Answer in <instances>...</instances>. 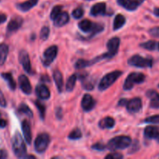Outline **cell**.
Segmentation results:
<instances>
[{"label": "cell", "mask_w": 159, "mask_h": 159, "mask_svg": "<svg viewBox=\"0 0 159 159\" xmlns=\"http://www.w3.org/2000/svg\"><path fill=\"white\" fill-rule=\"evenodd\" d=\"M19 61L21 64L23 68L26 73L30 74V73L32 72L29 54H28V53L25 50H21L20 53H19Z\"/></svg>", "instance_id": "obj_11"}, {"label": "cell", "mask_w": 159, "mask_h": 159, "mask_svg": "<svg viewBox=\"0 0 159 159\" xmlns=\"http://www.w3.org/2000/svg\"><path fill=\"white\" fill-rule=\"evenodd\" d=\"M7 125V122L5 120L0 119V128H4Z\"/></svg>", "instance_id": "obj_48"}, {"label": "cell", "mask_w": 159, "mask_h": 159, "mask_svg": "<svg viewBox=\"0 0 159 159\" xmlns=\"http://www.w3.org/2000/svg\"><path fill=\"white\" fill-rule=\"evenodd\" d=\"M128 65L137 68H151L153 61L151 58L143 57L139 54H135L128 60Z\"/></svg>", "instance_id": "obj_7"}, {"label": "cell", "mask_w": 159, "mask_h": 159, "mask_svg": "<svg viewBox=\"0 0 159 159\" xmlns=\"http://www.w3.org/2000/svg\"><path fill=\"white\" fill-rule=\"evenodd\" d=\"M115 120L110 116H107L101 120L98 124L100 128L101 129H112L115 127Z\"/></svg>", "instance_id": "obj_25"}, {"label": "cell", "mask_w": 159, "mask_h": 159, "mask_svg": "<svg viewBox=\"0 0 159 159\" xmlns=\"http://www.w3.org/2000/svg\"><path fill=\"white\" fill-rule=\"evenodd\" d=\"M126 109L128 112L131 113H138L142 108V101L141 99L139 97H135L131 99L126 102Z\"/></svg>", "instance_id": "obj_13"}, {"label": "cell", "mask_w": 159, "mask_h": 159, "mask_svg": "<svg viewBox=\"0 0 159 159\" xmlns=\"http://www.w3.org/2000/svg\"><path fill=\"white\" fill-rule=\"evenodd\" d=\"M150 35L154 37H159V26H154L149 30Z\"/></svg>", "instance_id": "obj_42"}, {"label": "cell", "mask_w": 159, "mask_h": 159, "mask_svg": "<svg viewBox=\"0 0 159 159\" xmlns=\"http://www.w3.org/2000/svg\"><path fill=\"white\" fill-rule=\"evenodd\" d=\"M6 20H7V16H6V15L0 13V24L5 23V22L6 21Z\"/></svg>", "instance_id": "obj_45"}, {"label": "cell", "mask_w": 159, "mask_h": 159, "mask_svg": "<svg viewBox=\"0 0 159 159\" xmlns=\"http://www.w3.org/2000/svg\"><path fill=\"white\" fill-rule=\"evenodd\" d=\"M18 112L20 113V114L26 115V116H29L30 118L33 117L32 110H31V109H30V107L25 103H21L20 106H19Z\"/></svg>", "instance_id": "obj_30"}, {"label": "cell", "mask_w": 159, "mask_h": 159, "mask_svg": "<svg viewBox=\"0 0 159 159\" xmlns=\"http://www.w3.org/2000/svg\"><path fill=\"white\" fill-rule=\"evenodd\" d=\"M1 115H2V114H1V112H0V117H1Z\"/></svg>", "instance_id": "obj_52"}, {"label": "cell", "mask_w": 159, "mask_h": 159, "mask_svg": "<svg viewBox=\"0 0 159 159\" xmlns=\"http://www.w3.org/2000/svg\"><path fill=\"white\" fill-rule=\"evenodd\" d=\"M126 18L122 14H118L115 16V19L113 21V30H118L120 28L123 27L126 23Z\"/></svg>", "instance_id": "obj_27"}, {"label": "cell", "mask_w": 159, "mask_h": 159, "mask_svg": "<svg viewBox=\"0 0 159 159\" xmlns=\"http://www.w3.org/2000/svg\"><path fill=\"white\" fill-rule=\"evenodd\" d=\"M58 47L56 45H52L49 47L45 51L43 54V59H42V63L44 66L48 67L55 59L58 54Z\"/></svg>", "instance_id": "obj_8"}, {"label": "cell", "mask_w": 159, "mask_h": 159, "mask_svg": "<svg viewBox=\"0 0 159 159\" xmlns=\"http://www.w3.org/2000/svg\"><path fill=\"white\" fill-rule=\"evenodd\" d=\"M53 79L55 81L56 87H57L59 93H62V89H63V76L61 73L60 71L59 70H55L53 72Z\"/></svg>", "instance_id": "obj_24"}, {"label": "cell", "mask_w": 159, "mask_h": 159, "mask_svg": "<svg viewBox=\"0 0 159 159\" xmlns=\"http://www.w3.org/2000/svg\"><path fill=\"white\" fill-rule=\"evenodd\" d=\"M2 78L7 82L8 86L10 89L12 91H14L17 88V83H16L15 80L13 79V77H12V75L11 73H2L1 74Z\"/></svg>", "instance_id": "obj_26"}, {"label": "cell", "mask_w": 159, "mask_h": 159, "mask_svg": "<svg viewBox=\"0 0 159 159\" xmlns=\"http://www.w3.org/2000/svg\"><path fill=\"white\" fill-rule=\"evenodd\" d=\"M140 149V144H139V141L137 140H135L132 143V145L131 147L130 150H129V154H133L135 152H137V151Z\"/></svg>", "instance_id": "obj_40"}, {"label": "cell", "mask_w": 159, "mask_h": 159, "mask_svg": "<svg viewBox=\"0 0 159 159\" xmlns=\"http://www.w3.org/2000/svg\"><path fill=\"white\" fill-rule=\"evenodd\" d=\"M35 103L36 107L38 109V111L39 113H40V116H41V119L44 120L45 117V113H46V107L44 103H42L41 102H40L39 100H37L34 102Z\"/></svg>", "instance_id": "obj_31"}, {"label": "cell", "mask_w": 159, "mask_h": 159, "mask_svg": "<svg viewBox=\"0 0 159 159\" xmlns=\"http://www.w3.org/2000/svg\"><path fill=\"white\" fill-rule=\"evenodd\" d=\"M81 138H82V133H81L80 130L79 128H76L73 130H72L68 136L69 139L73 140V141L74 140H78Z\"/></svg>", "instance_id": "obj_34"}, {"label": "cell", "mask_w": 159, "mask_h": 159, "mask_svg": "<svg viewBox=\"0 0 159 159\" xmlns=\"http://www.w3.org/2000/svg\"><path fill=\"white\" fill-rule=\"evenodd\" d=\"M50 141H51V138L48 134L43 133L37 135L34 141V149L36 152L38 154L44 153L48 148Z\"/></svg>", "instance_id": "obj_6"}, {"label": "cell", "mask_w": 159, "mask_h": 159, "mask_svg": "<svg viewBox=\"0 0 159 159\" xmlns=\"http://www.w3.org/2000/svg\"><path fill=\"white\" fill-rule=\"evenodd\" d=\"M120 45V39L115 37L111 38L107 43L108 51L105 53L107 58H112L118 53Z\"/></svg>", "instance_id": "obj_9"}, {"label": "cell", "mask_w": 159, "mask_h": 159, "mask_svg": "<svg viewBox=\"0 0 159 159\" xmlns=\"http://www.w3.org/2000/svg\"><path fill=\"white\" fill-rule=\"evenodd\" d=\"M123 75L122 71H114L112 72L106 74L100 81L98 84V89L100 91H104L113 85L117 79Z\"/></svg>", "instance_id": "obj_4"}, {"label": "cell", "mask_w": 159, "mask_h": 159, "mask_svg": "<svg viewBox=\"0 0 159 159\" xmlns=\"http://www.w3.org/2000/svg\"><path fill=\"white\" fill-rule=\"evenodd\" d=\"M127 101H128L127 99H120L119 102H118V107H123V106H126Z\"/></svg>", "instance_id": "obj_46"}, {"label": "cell", "mask_w": 159, "mask_h": 159, "mask_svg": "<svg viewBox=\"0 0 159 159\" xmlns=\"http://www.w3.org/2000/svg\"><path fill=\"white\" fill-rule=\"evenodd\" d=\"M0 1H1V0H0Z\"/></svg>", "instance_id": "obj_55"}, {"label": "cell", "mask_w": 159, "mask_h": 159, "mask_svg": "<svg viewBox=\"0 0 159 159\" xmlns=\"http://www.w3.org/2000/svg\"><path fill=\"white\" fill-rule=\"evenodd\" d=\"M70 20V16L66 12H62L53 21H54V26L56 27H62L65 26Z\"/></svg>", "instance_id": "obj_22"}, {"label": "cell", "mask_w": 159, "mask_h": 159, "mask_svg": "<svg viewBox=\"0 0 159 159\" xmlns=\"http://www.w3.org/2000/svg\"><path fill=\"white\" fill-rule=\"evenodd\" d=\"M77 79L80 80L84 89L87 91H91L92 89H94L95 85V80L93 78L90 77L87 73L79 75V76H77Z\"/></svg>", "instance_id": "obj_10"}, {"label": "cell", "mask_w": 159, "mask_h": 159, "mask_svg": "<svg viewBox=\"0 0 159 159\" xmlns=\"http://www.w3.org/2000/svg\"><path fill=\"white\" fill-rule=\"evenodd\" d=\"M87 1H90V0H87Z\"/></svg>", "instance_id": "obj_54"}, {"label": "cell", "mask_w": 159, "mask_h": 159, "mask_svg": "<svg viewBox=\"0 0 159 159\" xmlns=\"http://www.w3.org/2000/svg\"><path fill=\"white\" fill-rule=\"evenodd\" d=\"M9 54V46L6 43H2L0 44V66L6 62Z\"/></svg>", "instance_id": "obj_28"}, {"label": "cell", "mask_w": 159, "mask_h": 159, "mask_svg": "<svg viewBox=\"0 0 159 159\" xmlns=\"http://www.w3.org/2000/svg\"><path fill=\"white\" fill-rule=\"evenodd\" d=\"M157 86H158V88H159V84H158V85H157Z\"/></svg>", "instance_id": "obj_53"}, {"label": "cell", "mask_w": 159, "mask_h": 159, "mask_svg": "<svg viewBox=\"0 0 159 159\" xmlns=\"http://www.w3.org/2000/svg\"><path fill=\"white\" fill-rule=\"evenodd\" d=\"M135 1H136V2H138L139 4L140 5V4H142V3H143V2L145 1V0H135Z\"/></svg>", "instance_id": "obj_50"}, {"label": "cell", "mask_w": 159, "mask_h": 159, "mask_svg": "<svg viewBox=\"0 0 159 159\" xmlns=\"http://www.w3.org/2000/svg\"><path fill=\"white\" fill-rule=\"evenodd\" d=\"M154 14L156 16L159 17V8H154Z\"/></svg>", "instance_id": "obj_49"}, {"label": "cell", "mask_w": 159, "mask_h": 159, "mask_svg": "<svg viewBox=\"0 0 159 159\" xmlns=\"http://www.w3.org/2000/svg\"><path fill=\"white\" fill-rule=\"evenodd\" d=\"M49 34H50V28L48 26H43L40 32V38L42 40L45 41L49 37Z\"/></svg>", "instance_id": "obj_36"}, {"label": "cell", "mask_w": 159, "mask_h": 159, "mask_svg": "<svg viewBox=\"0 0 159 159\" xmlns=\"http://www.w3.org/2000/svg\"><path fill=\"white\" fill-rule=\"evenodd\" d=\"M23 23V20L22 17L20 16H15L10 20L7 25V35H10V34H13L16 31L18 30L20 27L22 26Z\"/></svg>", "instance_id": "obj_12"}, {"label": "cell", "mask_w": 159, "mask_h": 159, "mask_svg": "<svg viewBox=\"0 0 159 159\" xmlns=\"http://www.w3.org/2000/svg\"><path fill=\"white\" fill-rule=\"evenodd\" d=\"M35 92L37 97L41 99H43V100H47V99H49L50 96H51V93H50L48 88L44 84L37 85V87H36Z\"/></svg>", "instance_id": "obj_18"}, {"label": "cell", "mask_w": 159, "mask_h": 159, "mask_svg": "<svg viewBox=\"0 0 159 159\" xmlns=\"http://www.w3.org/2000/svg\"><path fill=\"white\" fill-rule=\"evenodd\" d=\"M144 137L147 139H155L159 143V127L148 126L144 129Z\"/></svg>", "instance_id": "obj_17"}, {"label": "cell", "mask_w": 159, "mask_h": 159, "mask_svg": "<svg viewBox=\"0 0 159 159\" xmlns=\"http://www.w3.org/2000/svg\"><path fill=\"white\" fill-rule=\"evenodd\" d=\"M90 15L93 16H104L106 14V4L104 2H98L94 5L90 9Z\"/></svg>", "instance_id": "obj_19"}, {"label": "cell", "mask_w": 159, "mask_h": 159, "mask_svg": "<svg viewBox=\"0 0 159 159\" xmlns=\"http://www.w3.org/2000/svg\"><path fill=\"white\" fill-rule=\"evenodd\" d=\"M80 30L84 33H88L90 37H94L96 34L104 30V26L101 23H93L89 20H84L78 24Z\"/></svg>", "instance_id": "obj_3"}, {"label": "cell", "mask_w": 159, "mask_h": 159, "mask_svg": "<svg viewBox=\"0 0 159 159\" xmlns=\"http://www.w3.org/2000/svg\"><path fill=\"white\" fill-rule=\"evenodd\" d=\"M55 114L59 119H61V118H62V109H60V108L56 109Z\"/></svg>", "instance_id": "obj_47"}, {"label": "cell", "mask_w": 159, "mask_h": 159, "mask_svg": "<svg viewBox=\"0 0 159 159\" xmlns=\"http://www.w3.org/2000/svg\"><path fill=\"white\" fill-rule=\"evenodd\" d=\"M147 98L151 99L150 102V107L153 109L159 108V93L154 90H148L146 93Z\"/></svg>", "instance_id": "obj_20"}, {"label": "cell", "mask_w": 159, "mask_h": 159, "mask_svg": "<svg viewBox=\"0 0 159 159\" xmlns=\"http://www.w3.org/2000/svg\"><path fill=\"white\" fill-rule=\"evenodd\" d=\"M12 147L13 153L17 158H26V148L21 134L17 131L12 138Z\"/></svg>", "instance_id": "obj_1"}, {"label": "cell", "mask_w": 159, "mask_h": 159, "mask_svg": "<svg viewBox=\"0 0 159 159\" xmlns=\"http://www.w3.org/2000/svg\"><path fill=\"white\" fill-rule=\"evenodd\" d=\"M143 122L147 123V124H159V115L149 116V117L146 118Z\"/></svg>", "instance_id": "obj_38"}, {"label": "cell", "mask_w": 159, "mask_h": 159, "mask_svg": "<svg viewBox=\"0 0 159 159\" xmlns=\"http://www.w3.org/2000/svg\"><path fill=\"white\" fill-rule=\"evenodd\" d=\"M157 49H158V50H159V43H157Z\"/></svg>", "instance_id": "obj_51"}, {"label": "cell", "mask_w": 159, "mask_h": 159, "mask_svg": "<svg viewBox=\"0 0 159 159\" xmlns=\"http://www.w3.org/2000/svg\"><path fill=\"white\" fill-rule=\"evenodd\" d=\"M91 148L94 149V150H95V151H99V152H102V151L105 150L106 146L104 145V144H102V143L98 142V143H96V144H93V145L91 146Z\"/></svg>", "instance_id": "obj_39"}, {"label": "cell", "mask_w": 159, "mask_h": 159, "mask_svg": "<svg viewBox=\"0 0 159 159\" xmlns=\"http://www.w3.org/2000/svg\"><path fill=\"white\" fill-rule=\"evenodd\" d=\"M38 1L39 0H27V1H25L23 2L17 4V8L22 12H27L30 9L37 6Z\"/></svg>", "instance_id": "obj_23"}, {"label": "cell", "mask_w": 159, "mask_h": 159, "mask_svg": "<svg viewBox=\"0 0 159 159\" xmlns=\"http://www.w3.org/2000/svg\"><path fill=\"white\" fill-rule=\"evenodd\" d=\"M145 80V75L142 73L132 72L126 77L123 84V89L126 91L131 90L136 84L143 83Z\"/></svg>", "instance_id": "obj_5"}, {"label": "cell", "mask_w": 159, "mask_h": 159, "mask_svg": "<svg viewBox=\"0 0 159 159\" xmlns=\"http://www.w3.org/2000/svg\"><path fill=\"white\" fill-rule=\"evenodd\" d=\"M8 158V154L6 151L0 150V159H5Z\"/></svg>", "instance_id": "obj_44"}, {"label": "cell", "mask_w": 159, "mask_h": 159, "mask_svg": "<svg viewBox=\"0 0 159 159\" xmlns=\"http://www.w3.org/2000/svg\"><path fill=\"white\" fill-rule=\"evenodd\" d=\"M123 158V155L120 153H110L106 155V159H121Z\"/></svg>", "instance_id": "obj_41"}, {"label": "cell", "mask_w": 159, "mask_h": 159, "mask_svg": "<svg viewBox=\"0 0 159 159\" xmlns=\"http://www.w3.org/2000/svg\"><path fill=\"white\" fill-rule=\"evenodd\" d=\"M131 138L128 136H117L112 138L108 142L107 148L111 151L123 150L127 148L131 144Z\"/></svg>", "instance_id": "obj_2"}, {"label": "cell", "mask_w": 159, "mask_h": 159, "mask_svg": "<svg viewBox=\"0 0 159 159\" xmlns=\"http://www.w3.org/2000/svg\"><path fill=\"white\" fill-rule=\"evenodd\" d=\"M22 131H23L24 140L28 144H31L32 141V132H31V124L27 120H24L21 124Z\"/></svg>", "instance_id": "obj_16"}, {"label": "cell", "mask_w": 159, "mask_h": 159, "mask_svg": "<svg viewBox=\"0 0 159 159\" xmlns=\"http://www.w3.org/2000/svg\"><path fill=\"white\" fill-rule=\"evenodd\" d=\"M62 6H55L53 7L52 10H51V14H50V18L51 20H54L61 12H62Z\"/></svg>", "instance_id": "obj_35"}, {"label": "cell", "mask_w": 159, "mask_h": 159, "mask_svg": "<svg viewBox=\"0 0 159 159\" xmlns=\"http://www.w3.org/2000/svg\"><path fill=\"white\" fill-rule=\"evenodd\" d=\"M91 65L90 64V61L84 60V59H79L75 63L74 67L76 69H81V68H84L86 67H89Z\"/></svg>", "instance_id": "obj_33"}, {"label": "cell", "mask_w": 159, "mask_h": 159, "mask_svg": "<svg viewBox=\"0 0 159 159\" xmlns=\"http://www.w3.org/2000/svg\"><path fill=\"white\" fill-rule=\"evenodd\" d=\"M140 46L144 49L148 50V51H154L156 49L157 46V43L154 40H148V41L144 42V43H140Z\"/></svg>", "instance_id": "obj_32"}, {"label": "cell", "mask_w": 159, "mask_h": 159, "mask_svg": "<svg viewBox=\"0 0 159 159\" xmlns=\"http://www.w3.org/2000/svg\"><path fill=\"white\" fill-rule=\"evenodd\" d=\"M18 82L20 89L23 93H25L26 95L31 94V91H32V87H31L29 79L26 75H21L19 76Z\"/></svg>", "instance_id": "obj_15"}, {"label": "cell", "mask_w": 159, "mask_h": 159, "mask_svg": "<svg viewBox=\"0 0 159 159\" xmlns=\"http://www.w3.org/2000/svg\"><path fill=\"white\" fill-rule=\"evenodd\" d=\"M0 107H6V100L5 99V96L3 93L0 91Z\"/></svg>", "instance_id": "obj_43"}, {"label": "cell", "mask_w": 159, "mask_h": 159, "mask_svg": "<svg viewBox=\"0 0 159 159\" xmlns=\"http://www.w3.org/2000/svg\"><path fill=\"white\" fill-rule=\"evenodd\" d=\"M76 80H77V75H72L67 80L65 84V89L67 92H72L75 88Z\"/></svg>", "instance_id": "obj_29"}, {"label": "cell", "mask_w": 159, "mask_h": 159, "mask_svg": "<svg viewBox=\"0 0 159 159\" xmlns=\"http://www.w3.org/2000/svg\"><path fill=\"white\" fill-rule=\"evenodd\" d=\"M117 3L128 11H134L140 6L135 0H117Z\"/></svg>", "instance_id": "obj_21"}, {"label": "cell", "mask_w": 159, "mask_h": 159, "mask_svg": "<svg viewBox=\"0 0 159 159\" xmlns=\"http://www.w3.org/2000/svg\"><path fill=\"white\" fill-rule=\"evenodd\" d=\"M96 101L90 94H85L81 100V107L84 112H90L94 108Z\"/></svg>", "instance_id": "obj_14"}, {"label": "cell", "mask_w": 159, "mask_h": 159, "mask_svg": "<svg viewBox=\"0 0 159 159\" xmlns=\"http://www.w3.org/2000/svg\"><path fill=\"white\" fill-rule=\"evenodd\" d=\"M84 14V9L81 7L76 8V9H75L73 11V12H72V16H73V18L76 19V20L82 18Z\"/></svg>", "instance_id": "obj_37"}]
</instances>
